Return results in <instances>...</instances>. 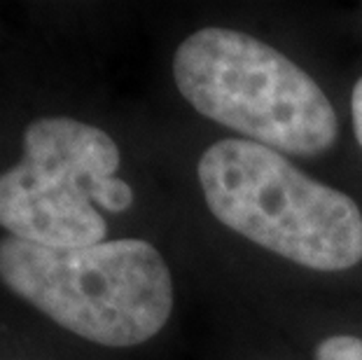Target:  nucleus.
<instances>
[{
	"label": "nucleus",
	"mask_w": 362,
	"mask_h": 360,
	"mask_svg": "<svg viewBox=\"0 0 362 360\" xmlns=\"http://www.w3.org/2000/svg\"><path fill=\"white\" fill-rule=\"evenodd\" d=\"M0 281L64 330L101 347L148 342L173 309L168 265L143 239L49 248L3 236Z\"/></svg>",
	"instance_id": "nucleus-1"
},
{
	"label": "nucleus",
	"mask_w": 362,
	"mask_h": 360,
	"mask_svg": "<svg viewBox=\"0 0 362 360\" xmlns=\"http://www.w3.org/2000/svg\"><path fill=\"white\" fill-rule=\"evenodd\" d=\"M197 175L213 216L257 246L315 272L351 269L362 260L358 204L281 152L225 139L204 152Z\"/></svg>",
	"instance_id": "nucleus-2"
},
{
	"label": "nucleus",
	"mask_w": 362,
	"mask_h": 360,
	"mask_svg": "<svg viewBox=\"0 0 362 360\" xmlns=\"http://www.w3.org/2000/svg\"><path fill=\"white\" fill-rule=\"evenodd\" d=\"M180 94L204 117L281 155H320L337 141V112L304 68L234 28L192 33L173 57Z\"/></svg>",
	"instance_id": "nucleus-3"
},
{
	"label": "nucleus",
	"mask_w": 362,
	"mask_h": 360,
	"mask_svg": "<svg viewBox=\"0 0 362 360\" xmlns=\"http://www.w3.org/2000/svg\"><path fill=\"white\" fill-rule=\"evenodd\" d=\"M119 168L103 129L73 117H40L24 132V157L0 173V227L49 248L103 241L107 225L94 190Z\"/></svg>",
	"instance_id": "nucleus-4"
},
{
	"label": "nucleus",
	"mask_w": 362,
	"mask_h": 360,
	"mask_svg": "<svg viewBox=\"0 0 362 360\" xmlns=\"http://www.w3.org/2000/svg\"><path fill=\"white\" fill-rule=\"evenodd\" d=\"M94 204L101 206L103 211H110V213H122L131 209V204H134V190L122 178H107L105 182L96 187L94 192Z\"/></svg>",
	"instance_id": "nucleus-5"
},
{
	"label": "nucleus",
	"mask_w": 362,
	"mask_h": 360,
	"mask_svg": "<svg viewBox=\"0 0 362 360\" xmlns=\"http://www.w3.org/2000/svg\"><path fill=\"white\" fill-rule=\"evenodd\" d=\"M315 360H362V339L353 335H334L315 349Z\"/></svg>",
	"instance_id": "nucleus-6"
},
{
	"label": "nucleus",
	"mask_w": 362,
	"mask_h": 360,
	"mask_svg": "<svg viewBox=\"0 0 362 360\" xmlns=\"http://www.w3.org/2000/svg\"><path fill=\"white\" fill-rule=\"evenodd\" d=\"M351 112H353V129H356V139L362 148V78L358 84L353 87V96H351Z\"/></svg>",
	"instance_id": "nucleus-7"
}]
</instances>
